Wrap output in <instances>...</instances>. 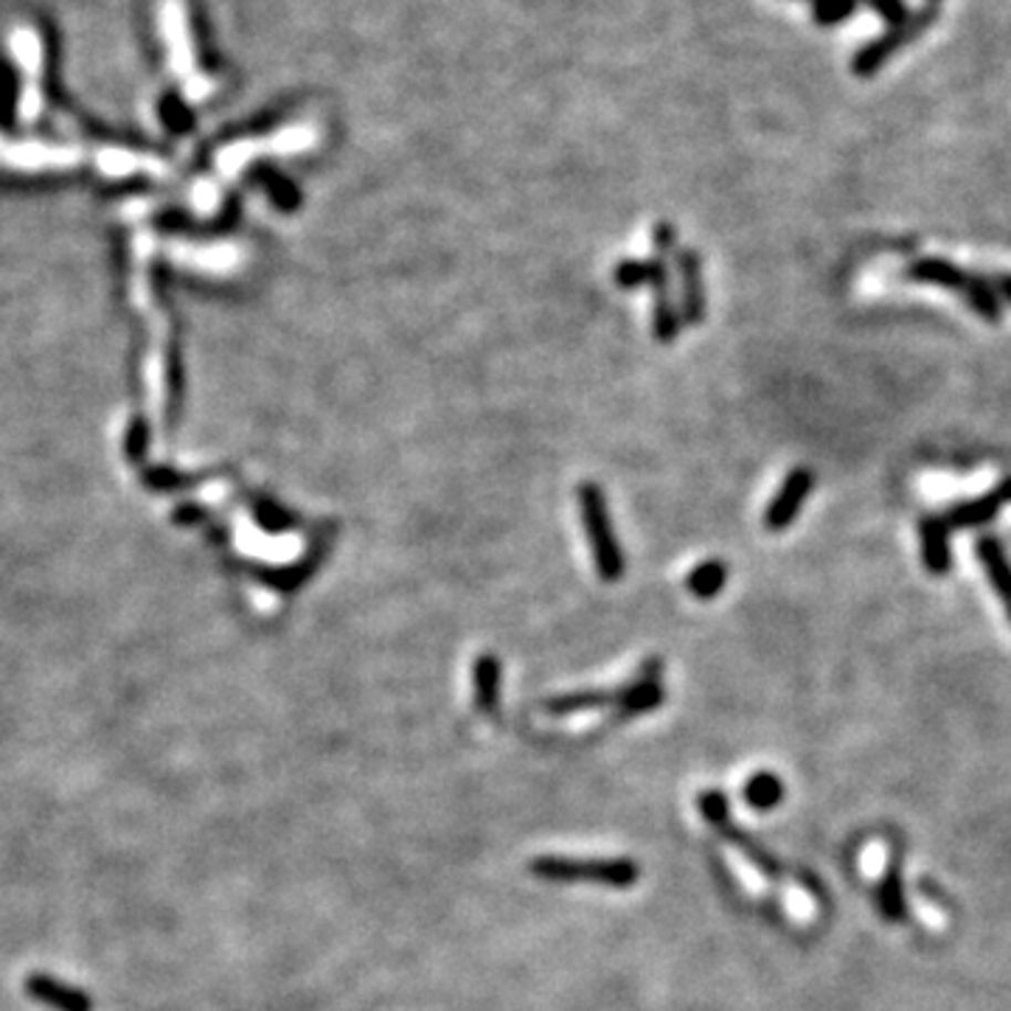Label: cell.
Segmentation results:
<instances>
[{
	"label": "cell",
	"mask_w": 1011,
	"mask_h": 1011,
	"mask_svg": "<svg viewBox=\"0 0 1011 1011\" xmlns=\"http://www.w3.org/2000/svg\"><path fill=\"white\" fill-rule=\"evenodd\" d=\"M994 498H998L1000 503H1011V478H1005V481L994 489Z\"/></svg>",
	"instance_id": "603a6c76"
},
{
	"label": "cell",
	"mask_w": 1011,
	"mask_h": 1011,
	"mask_svg": "<svg viewBox=\"0 0 1011 1011\" xmlns=\"http://www.w3.org/2000/svg\"><path fill=\"white\" fill-rule=\"evenodd\" d=\"M859 0H812V14L821 25H837L857 9Z\"/></svg>",
	"instance_id": "ac0fdd59"
},
{
	"label": "cell",
	"mask_w": 1011,
	"mask_h": 1011,
	"mask_svg": "<svg viewBox=\"0 0 1011 1011\" xmlns=\"http://www.w3.org/2000/svg\"><path fill=\"white\" fill-rule=\"evenodd\" d=\"M531 872L543 879H585V883L613 885V888H629L638 879V865L629 859H556L545 857L531 863Z\"/></svg>",
	"instance_id": "7a4b0ae2"
},
{
	"label": "cell",
	"mask_w": 1011,
	"mask_h": 1011,
	"mask_svg": "<svg viewBox=\"0 0 1011 1011\" xmlns=\"http://www.w3.org/2000/svg\"><path fill=\"white\" fill-rule=\"evenodd\" d=\"M905 275H908L910 281H919V284L945 286V290H958V293H961L969 273H963L958 264L947 262V259L927 257V259H919V262L910 264L908 273Z\"/></svg>",
	"instance_id": "30bf717a"
},
{
	"label": "cell",
	"mask_w": 1011,
	"mask_h": 1011,
	"mask_svg": "<svg viewBox=\"0 0 1011 1011\" xmlns=\"http://www.w3.org/2000/svg\"><path fill=\"white\" fill-rule=\"evenodd\" d=\"M680 323H682L680 310L675 306L671 295L669 293L655 295V315H653L655 337H658L660 343H675L677 332H680Z\"/></svg>",
	"instance_id": "9a60e30c"
},
{
	"label": "cell",
	"mask_w": 1011,
	"mask_h": 1011,
	"mask_svg": "<svg viewBox=\"0 0 1011 1011\" xmlns=\"http://www.w3.org/2000/svg\"><path fill=\"white\" fill-rule=\"evenodd\" d=\"M1005 613H1009V618H1011V604H1009V607H1005Z\"/></svg>",
	"instance_id": "cb8c5ba5"
},
{
	"label": "cell",
	"mask_w": 1011,
	"mask_h": 1011,
	"mask_svg": "<svg viewBox=\"0 0 1011 1011\" xmlns=\"http://www.w3.org/2000/svg\"><path fill=\"white\" fill-rule=\"evenodd\" d=\"M1000 506L1003 503L994 498V492H989V494H983V498H974V500H967V503L952 506L950 512L945 514V520L950 529H978V525H987L998 518Z\"/></svg>",
	"instance_id": "8fae6325"
},
{
	"label": "cell",
	"mask_w": 1011,
	"mask_h": 1011,
	"mask_svg": "<svg viewBox=\"0 0 1011 1011\" xmlns=\"http://www.w3.org/2000/svg\"><path fill=\"white\" fill-rule=\"evenodd\" d=\"M653 242L655 250H658V257L677 253V228L669 226V222H658V226L653 228Z\"/></svg>",
	"instance_id": "44dd1931"
},
{
	"label": "cell",
	"mask_w": 1011,
	"mask_h": 1011,
	"mask_svg": "<svg viewBox=\"0 0 1011 1011\" xmlns=\"http://www.w3.org/2000/svg\"><path fill=\"white\" fill-rule=\"evenodd\" d=\"M728 582V565L722 560H708L702 565L691 567L686 576V591L697 598H713L722 593Z\"/></svg>",
	"instance_id": "4fadbf2b"
},
{
	"label": "cell",
	"mask_w": 1011,
	"mask_h": 1011,
	"mask_svg": "<svg viewBox=\"0 0 1011 1011\" xmlns=\"http://www.w3.org/2000/svg\"><path fill=\"white\" fill-rule=\"evenodd\" d=\"M863 3H868V7H872L874 12H877L879 18L890 25V29H894V25H901L905 20H908V9H905L901 0H863Z\"/></svg>",
	"instance_id": "ffe728a7"
},
{
	"label": "cell",
	"mask_w": 1011,
	"mask_h": 1011,
	"mask_svg": "<svg viewBox=\"0 0 1011 1011\" xmlns=\"http://www.w3.org/2000/svg\"><path fill=\"white\" fill-rule=\"evenodd\" d=\"M992 286H994V293H998V299L1009 301L1011 304V275H998V279L992 281Z\"/></svg>",
	"instance_id": "7402d4cb"
},
{
	"label": "cell",
	"mask_w": 1011,
	"mask_h": 1011,
	"mask_svg": "<svg viewBox=\"0 0 1011 1011\" xmlns=\"http://www.w3.org/2000/svg\"><path fill=\"white\" fill-rule=\"evenodd\" d=\"M919 549L921 562H925L927 573L932 576H945L950 573L952 565V551H950V525L945 518L930 514L919 523Z\"/></svg>",
	"instance_id": "52a82bcc"
},
{
	"label": "cell",
	"mask_w": 1011,
	"mask_h": 1011,
	"mask_svg": "<svg viewBox=\"0 0 1011 1011\" xmlns=\"http://www.w3.org/2000/svg\"><path fill=\"white\" fill-rule=\"evenodd\" d=\"M576 503H580L582 525H585L587 540H591L598 580L618 582L624 576V551L618 545L613 520H609V506L602 487L593 481H582L576 487Z\"/></svg>",
	"instance_id": "6da1fadb"
},
{
	"label": "cell",
	"mask_w": 1011,
	"mask_h": 1011,
	"mask_svg": "<svg viewBox=\"0 0 1011 1011\" xmlns=\"http://www.w3.org/2000/svg\"><path fill=\"white\" fill-rule=\"evenodd\" d=\"M12 51L18 56L20 67H25V74H29V85H25L23 102H20V116L25 122L38 116L40 111V93H38V65H40V40L34 31L29 29H18L12 34Z\"/></svg>",
	"instance_id": "ba28073f"
},
{
	"label": "cell",
	"mask_w": 1011,
	"mask_h": 1011,
	"mask_svg": "<svg viewBox=\"0 0 1011 1011\" xmlns=\"http://www.w3.org/2000/svg\"><path fill=\"white\" fill-rule=\"evenodd\" d=\"M649 281V262H640V259H624L618 262L616 268V284L622 290H635V286L646 284Z\"/></svg>",
	"instance_id": "d6986e66"
},
{
	"label": "cell",
	"mask_w": 1011,
	"mask_h": 1011,
	"mask_svg": "<svg viewBox=\"0 0 1011 1011\" xmlns=\"http://www.w3.org/2000/svg\"><path fill=\"white\" fill-rule=\"evenodd\" d=\"M622 700V691H591V695H567V697H556V700L545 702V711L551 713H573V711H587V708H602L607 702H618Z\"/></svg>",
	"instance_id": "2e32d148"
},
{
	"label": "cell",
	"mask_w": 1011,
	"mask_h": 1011,
	"mask_svg": "<svg viewBox=\"0 0 1011 1011\" xmlns=\"http://www.w3.org/2000/svg\"><path fill=\"white\" fill-rule=\"evenodd\" d=\"M25 994L54 1011H93V998L74 983H65L54 974L34 972L25 978Z\"/></svg>",
	"instance_id": "8992f818"
},
{
	"label": "cell",
	"mask_w": 1011,
	"mask_h": 1011,
	"mask_svg": "<svg viewBox=\"0 0 1011 1011\" xmlns=\"http://www.w3.org/2000/svg\"><path fill=\"white\" fill-rule=\"evenodd\" d=\"M677 275H680L682 286V301H680V317L686 323H702L706 317V281H702V259L697 250L680 248L675 253Z\"/></svg>",
	"instance_id": "5b68a950"
},
{
	"label": "cell",
	"mask_w": 1011,
	"mask_h": 1011,
	"mask_svg": "<svg viewBox=\"0 0 1011 1011\" xmlns=\"http://www.w3.org/2000/svg\"><path fill=\"white\" fill-rule=\"evenodd\" d=\"M936 18V9H925V12H919V14H914V18H908L905 20V23L901 25H894V29H888L883 34V38H877V40H872V43L868 45H863V49L857 51V54H854V60H852V71L857 76H874L879 71V67L885 65V62L890 60V56L896 54V51L901 49V45L908 43V40H914L916 34H919V31H925L927 25H930V20Z\"/></svg>",
	"instance_id": "3957f363"
},
{
	"label": "cell",
	"mask_w": 1011,
	"mask_h": 1011,
	"mask_svg": "<svg viewBox=\"0 0 1011 1011\" xmlns=\"http://www.w3.org/2000/svg\"><path fill=\"white\" fill-rule=\"evenodd\" d=\"M781 795H784L781 781L770 773L753 775V779L748 781V786H744V799H748V804L755 806V810H770V806L779 804Z\"/></svg>",
	"instance_id": "e0dca14e"
},
{
	"label": "cell",
	"mask_w": 1011,
	"mask_h": 1011,
	"mask_svg": "<svg viewBox=\"0 0 1011 1011\" xmlns=\"http://www.w3.org/2000/svg\"><path fill=\"white\" fill-rule=\"evenodd\" d=\"M974 554H978V560H981L983 571H987L989 582H992L994 593L1000 596L1003 607H1009L1011 604V562H1009V556H1005L1003 545H1000L994 536H981L978 545H974Z\"/></svg>",
	"instance_id": "9c48e42d"
},
{
	"label": "cell",
	"mask_w": 1011,
	"mask_h": 1011,
	"mask_svg": "<svg viewBox=\"0 0 1011 1011\" xmlns=\"http://www.w3.org/2000/svg\"><path fill=\"white\" fill-rule=\"evenodd\" d=\"M476 706L478 711L492 713L498 711V695H500V660L494 655H481L476 660Z\"/></svg>",
	"instance_id": "7c38bea8"
},
{
	"label": "cell",
	"mask_w": 1011,
	"mask_h": 1011,
	"mask_svg": "<svg viewBox=\"0 0 1011 1011\" xmlns=\"http://www.w3.org/2000/svg\"><path fill=\"white\" fill-rule=\"evenodd\" d=\"M815 489V472L810 467H795L790 476L781 481L779 492L773 494L770 506L764 509V525L770 531H784L795 523L801 506L810 498V492Z\"/></svg>",
	"instance_id": "277c9868"
},
{
	"label": "cell",
	"mask_w": 1011,
	"mask_h": 1011,
	"mask_svg": "<svg viewBox=\"0 0 1011 1011\" xmlns=\"http://www.w3.org/2000/svg\"><path fill=\"white\" fill-rule=\"evenodd\" d=\"M961 295L969 301V306H972V310L978 312L983 321H989V323L1000 321V312H1003V306H1000V299H998V293H994L992 281L981 279V275H967V284H963Z\"/></svg>",
	"instance_id": "5bb4252c"
}]
</instances>
